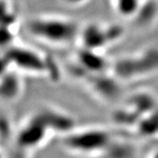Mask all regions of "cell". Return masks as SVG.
Here are the masks:
<instances>
[{
	"mask_svg": "<svg viewBox=\"0 0 158 158\" xmlns=\"http://www.w3.org/2000/svg\"><path fill=\"white\" fill-rule=\"evenodd\" d=\"M10 26L0 25V48H7L11 46L14 35Z\"/></svg>",
	"mask_w": 158,
	"mask_h": 158,
	"instance_id": "obj_10",
	"label": "cell"
},
{
	"mask_svg": "<svg viewBox=\"0 0 158 158\" xmlns=\"http://www.w3.org/2000/svg\"><path fill=\"white\" fill-rule=\"evenodd\" d=\"M50 132L55 134L42 113L39 112L19 130L17 135L18 146L27 152L39 148L47 142Z\"/></svg>",
	"mask_w": 158,
	"mask_h": 158,
	"instance_id": "obj_3",
	"label": "cell"
},
{
	"mask_svg": "<svg viewBox=\"0 0 158 158\" xmlns=\"http://www.w3.org/2000/svg\"><path fill=\"white\" fill-rule=\"evenodd\" d=\"M11 66L30 73H41L47 69V61L33 49L20 46H10L5 50Z\"/></svg>",
	"mask_w": 158,
	"mask_h": 158,
	"instance_id": "obj_4",
	"label": "cell"
},
{
	"mask_svg": "<svg viewBox=\"0 0 158 158\" xmlns=\"http://www.w3.org/2000/svg\"><path fill=\"white\" fill-rule=\"evenodd\" d=\"M79 62L90 71H100L105 67V60L97 56L95 50L85 48V51L80 52Z\"/></svg>",
	"mask_w": 158,
	"mask_h": 158,
	"instance_id": "obj_8",
	"label": "cell"
},
{
	"mask_svg": "<svg viewBox=\"0 0 158 158\" xmlns=\"http://www.w3.org/2000/svg\"><path fill=\"white\" fill-rule=\"evenodd\" d=\"M82 34L85 48L97 50L117 39L121 34V30L117 27L106 29L98 25H90L84 30Z\"/></svg>",
	"mask_w": 158,
	"mask_h": 158,
	"instance_id": "obj_6",
	"label": "cell"
},
{
	"mask_svg": "<svg viewBox=\"0 0 158 158\" xmlns=\"http://www.w3.org/2000/svg\"><path fill=\"white\" fill-rule=\"evenodd\" d=\"M69 3H72V4H77V3H81L83 0H67Z\"/></svg>",
	"mask_w": 158,
	"mask_h": 158,
	"instance_id": "obj_14",
	"label": "cell"
},
{
	"mask_svg": "<svg viewBox=\"0 0 158 158\" xmlns=\"http://www.w3.org/2000/svg\"><path fill=\"white\" fill-rule=\"evenodd\" d=\"M158 69V50L152 49L143 53L141 57L124 58L118 62L116 69L119 76L124 78L141 74L152 73Z\"/></svg>",
	"mask_w": 158,
	"mask_h": 158,
	"instance_id": "obj_5",
	"label": "cell"
},
{
	"mask_svg": "<svg viewBox=\"0 0 158 158\" xmlns=\"http://www.w3.org/2000/svg\"><path fill=\"white\" fill-rule=\"evenodd\" d=\"M26 152H27V151H24L22 149H20V154L16 153V154H14V155L10 158H26V156H25V153Z\"/></svg>",
	"mask_w": 158,
	"mask_h": 158,
	"instance_id": "obj_12",
	"label": "cell"
},
{
	"mask_svg": "<svg viewBox=\"0 0 158 158\" xmlns=\"http://www.w3.org/2000/svg\"><path fill=\"white\" fill-rule=\"evenodd\" d=\"M11 65L10 63V61L8 59V57L6 56L5 51L4 52H0V77L2 76H4L5 74L11 69Z\"/></svg>",
	"mask_w": 158,
	"mask_h": 158,
	"instance_id": "obj_11",
	"label": "cell"
},
{
	"mask_svg": "<svg viewBox=\"0 0 158 158\" xmlns=\"http://www.w3.org/2000/svg\"><path fill=\"white\" fill-rule=\"evenodd\" d=\"M22 92V81L15 71L9 69L0 77V99L6 102L16 100Z\"/></svg>",
	"mask_w": 158,
	"mask_h": 158,
	"instance_id": "obj_7",
	"label": "cell"
},
{
	"mask_svg": "<svg viewBox=\"0 0 158 158\" xmlns=\"http://www.w3.org/2000/svg\"><path fill=\"white\" fill-rule=\"evenodd\" d=\"M28 33L36 39L51 44H66L79 33L78 25L66 18L40 16L33 18L27 24Z\"/></svg>",
	"mask_w": 158,
	"mask_h": 158,
	"instance_id": "obj_2",
	"label": "cell"
},
{
	"mask_svg": "<svg viewBox=\"0 0 158 158\" xmlns=\"http://www.w3.org/2000/svg\"><path fill=\"white\" fill-rule=\"evenodd\" d=\"M148 158H158V148L155 149V150H153L152 152L148 155Z\"/></svg>",
	"mask_w": 158,
	"mask_h": 158,
	"instance_id": "obj_13",
	"label": "cell"
},
{
	"mask_svg": "<svg viewBox=\"0 0 158 158\" xmlns=\"http://www.w3.org/2000/svg\"><path fill=\"white\" fill-rule=\"evenodd\" d=\"M118 140L109 130L95 127L71 130L63 137L62 145L77 157L110 158Z\"/></svg>",
	"mask_w": 158,
	"mask_h": 158,
	"instance_id": "obj_1",
	"label": "cell"
},
{
	"mask_svg": "<svg viewBox=\"0 0 158 158\" xmlns=\"http://www.w3.org/2000/svg\"><path fill=\"white\" fill-rule=\"evenodd\" d=\"M115 6L122 16H131L138 11L139 0H115Z\"/></svg>",
	"mask_w": 158,
	"mask_h": 158,
	"instance_id": "obj_9",
	"label": "cell"
}]
</instances>
